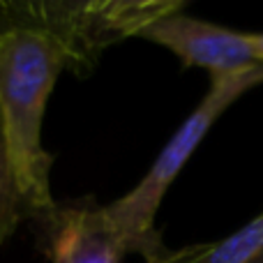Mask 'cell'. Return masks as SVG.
<instances>
[{"label": "cell", "instance_id": "cell-1", "mask_svg": "<svg viewBox=\"0 0 263 263\" xmlns=\"http://www.w3.org/2000/svg\"><path fill=\"white\" fill-rule=\"evenodd\" d=\"M72 65L69 51L44 28L0 30V120L14 190L26 215H55L51 194L53 157L42 143V123L60 72Z\"/></svg>", "mask_w": 263, "mask_h": 263}, {"label": "cell", "instance_id": "cell-2", "mask_svg": "<svg viewBox=\"0 0 263 263\" xmlns=\"http://www.w3.org/2000/svg\"><path fill=\"white\" fill-rule=\"evenodd\" d=\"M261 63L245 69V72L229 74V77H210V86L203 100L187 116L185 123L173 132V136L159 150V155L150 164L148 173L139 180V185L129 190L125 196H120L118 201L104 205L106 219L123 240L125 250L139 252L141 256H145L148 263H155L168 254V250L155 231V217H157L164 194L173 185L182 166L190 162V157L205 139L210 127L217 123L219 116L240 95L250 92L252 88L261 86Z\"/></svg>", "mask_w": 263, "mask_h": 263}, {"label": "cell", "instance_id": "cell-3", "mask_svg": "<svg viewBox=\"0 0 263 263\" xmlns=\"http://www.w3.org/2000/svg\"><path fill=\"white\" fill-rule=\"evenodd\" d=\"M182 3H0V30L44 28L69 51L72 65H90L109 44L141 35Z\"/></svg>", "mask_w": 263, "mask_h": 263}, {"label": "cell", "instance_id": "cell-4", "mask_svg": "<svg viewBox=\"0 0 263 263\" xmlns=\"http://www.w3.org/2000/svg\"><path fill=\"white\" fill-rule=\"evenodd\" d=\"M139 37L176 53L185 67L208 69L210 77H229L259 65L250 32L215 26L180 12L153 21Z\"/></svg>", "mask_w": 263, "mask_h": 263}, {"label": "cell", "instance_id": "cell-5", "mask_svg": "<svg viewBox=\"0 0 263 263\" xmlns=\"http://www.w3.org/2000/svg\"><path fill=\"white\" fill-rule=\"evenodd\" d=\"M127 254L104 215V205L58 208L51 217L53 263H120Z\"/></svg>", "mask_w": 263, "mask_h": 263}, {"label": "cell", "instance_id": "cell-6", "mask_svg": "<svg viewBox=\"0 0 263 263\" xmlns=\"http://www.w3.org/2000/svg\"><path fill=\"white\" fill-rule=\"evenodd\" d=\"M263 250V213L213 245H194L168 252L155 263H250Z\"/></svg>", "mask_w": 263, "mask_h": 263}, {"label": "cell", "instance_id": "cell-7", "mask_svg": "<svg viewBox=\"0 0 263 263\" xmlns=\"http://www.w3.org/2000/svg\"><path fill=\"white\" fill-rule=\"evenodd\" d=\"M21 201L14 190L12 166H9L7 143L3 134V120H0V245L12 236V231L18 227V219L23 217Z\"/></svg>", "mask_w": 263, "mask_h": 263}, {"label": "cell", "instance_id": "cell-8", "mask_svg": "<svg viewBox=\"0 0 263 263\" xmlns=\"http://www.w3.org/2000/svg\"><path fill=\"white\" fill-rule=\"evenodd\" d=\"M252 46H254V55L256 60L263 65V32H252Z\"/></svg>", "mask_w": 263, "mask_h": 263}, {"label": "cell", "instance_id": "cell-9", "mask_svg": "<svg viewBox=\"0 0 263 263\" xmlns=\"http://www.w3.org/2000/svg\"><path fill=\"white\" fill-rule=\"evenodd\" d=\"M250 263H263V250H261L259 254H256V256H254V259H252Z\"/></svg>", "mask_w": 263, "mask_h": 263}]
</instances>
